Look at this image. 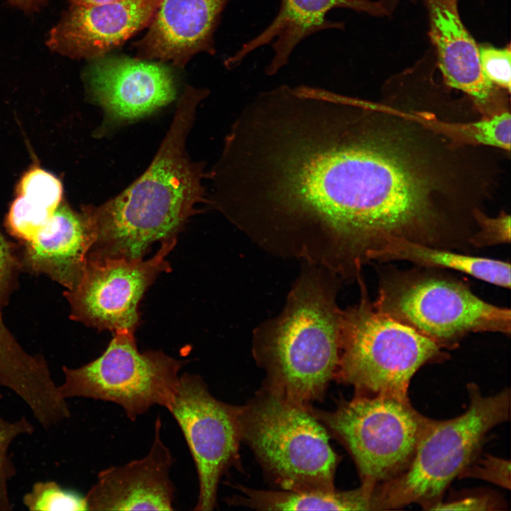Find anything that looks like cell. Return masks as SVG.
Instances as JSON below:
<instances>
[{
  "mask_svg": "<svg viewBox=\"0 0 511 511\" xmlns=\"http://www.w3.org/2000/svg\"><path fill=\"white\" fill-rule=\"evenodd\" d=\"M370 260H405L421 267L447 268L510 289V264L503 260L472 256L419 243L391 238L370 255Z\"/></svg>",
  "mask_w": 511,
  "mask_h": 511,
  "instance_id": "18",
  "label": "cell"
},
{
  "mask_svg": "<svg viewBox=\"0 0 511 511\" xmlns=\"http://www.w3.org/2000/svg\"><path fill=\"white\" fill-rule=\"evenodd\" d=\"M94 242L86 213L60 204L35 236L26 243L24 263L71 290L82 276Z\"/></svg>",
  "mask_w": 511,
  "mask_h": 511,
  "instance_id": "17",
  "label": "cell"
},
{
  "mask_svg": "<svg viewBox=\"0 0 511 511\" xmlns=\"http://www.w3.org/2000/svg\"><path fill=\"white\" fill-rule=\"evenodd\" d=\"M31 511L87 510L85 496L63 488L54 480L38 481L22 498Z\"/></svg>",
  "mask_w": 511,
  "mask_h": 511,
  "instance_id": "21",
  "label": "cell"
},
{
  "mask_svg": "<svg viewBox=\"0 0 511 511\" xmlns=\"http://www.w3.org/2000/svg\"><path fill=\"white\" fill-rule=\"evenodd\" d=\"M336 8H346L370 15L388 11L383 1L371 0H282L278 15L260 34L243 45L224 62L228 68L237 66L254 50L272 44L273 56L266 67L274 75L284 67L297 45L319 31L341 28V23L326 19Z\"/></svg>",
  "mask_w": 511,
  "mask_h": 511,
  "instance_id": "16",
  "label": "cell"
},
{
  "mask_svg": "<svg viewBox=\"0 0 511 511\" xmlns=\"http://www.w3.org/2000/svg\"><path fill=\"white\" fill-rule=\"evenodd\" d=\"M47 1L48 0H8V4L26 12L31 13L38 11L42 6L45 4Z\"/></svg>",
  "mask_w": 511,
  "mask_h": 511,
  "instance_id": "31",
  "label": "cell"
},
{
  "mask_svg": "<svg viewBox=\"0 0 511 511\" xmlns=\"http://www.w3.org/2000/svg\"><path fill=\"white\" fill-rule=\"evenodd\" d=\"M53 213L19 195L11 206L6 226L13 236L26 243L35 236Z\"/></svg>",
  "mask_w": 511,
  "mask_h": 511,
  "instance_id": "24",
  "label": "cell"
},
{
  "mask_svg": "<svg viewBox=\"0 0 511 511\" xmlns=\"http://www.w3.org/2000/svg\"><path fill=\"white\" fill-rule=\"evenodd\" d=\"M477 231L470 238L476 247L509 243L510 242V216L505 212L495 218L486 216L480 209L475 213Z\"/></svg>",
  "mask_w": 511,
  "mask_h": 511,
  "instance_id": "26",
  "label": "cell"
},
{
  "mask_svg": "<svg viewBox=\"0 0 511 511\" xmlns=\"http://www.w3.org/2000/svg\"><path fill=\"white\" fill-rule=\"evenodd\" d=\"M162 421L155 423L148 453L124 465L100 471L87 493V510H172L175 491L170 478L173 457L161 438Z\"/></svg>",
  "mask_w": 511,
  "mask_h": 511,
  "instance_id": "14",
  "label": "cell"
},
{
  "mask_svg": "<svg viewBox=\"0 0 511 511\" xmlns=\"http://www.w3.org/2000/svg\"><path fill=\"white\" fill-rule=\"evenodd\" d=\"M32 423L25 417L9 421L0 415V511L12 510L9 483L16 475V469L9 454L12 443L22 435L34 432Z\"/></svg>",
  "mask_w": 511,
  "mask_h": 511,
  "instance_id": "22",
  "label": "cell"
},
{
  "mask_svg": "<svg viewBox=\"0 0 511 511\" xmlns=\"http://www.w3.org/2000/svg\"><path fill=\"white\" fill-rule=\"evenodd\" d=\"M160 1L71 5L49 32L46 44L51 50L75 59L106 55L148 26Z\"/></svg>",
  "mask_w": 511,
  "mask_h": 511,
  "instance_id": "12",
  "label": "cell"
},
{
  "mask_svg": "<svg viewBox=\"0 0 511 511\" xmlns=\"http://www.w3.org/2000/svg\"><path fill=\"white\" fill-rule=\"evenodd\" d=\"M227 1L161 0L136 43L138 58L183 67L197 53H213L214 32Z\"/></svg>",
  "mask_w": 511,
  "mask_h": 511,
  "instance_id": "15",
  "label": "cell"
},
{
  "mask_svg": "<svg viewBox=\"0 0 511 511\" xmlns=\"http://www.w3.org/2000/svg\"><path fill=\"white\" fill-rule=\"evenodd\" d=\"M328 433L351 456L361 483L377 485L404 471L430 418L408 398L355 395L332 411L308 406Z\"/></svg>",
  "mask_w": 511,
  "mask_h": 511,
  "instance_id": "6",
  "label": "cell"
},
{
  "mask_svg": "<svg viewBox=\"0 0 511 511\" xmlns=\"http://www.w3.org/2000/svg\"><path fill=\"white\" fill-rule=\"evenodd\" d=\"M424 1L436 65L446 84L469 97L483 116L507 109L502 89L492 84L483 72L478 45L461 18L458 1Z\"/></svg>",
  "mask_w": 511,
  "mask_h": 511,
  "instance_id": "13",
  "label": "cell"
},
{
  "mask_svg": "<svg viewBox=\"0 0 511 511\" xmlns=\"http://www.w3.org/2000/svg\"><path fill=\"white\" fill-rule=\"evenodd\" d=\"M16 347V340L5 326L0 317V371L11 358Z\"/></svg>",
  "mask_w": 511,
  "mask_h": 511,
  "instance_id": "30",
  "label": "cell"
},
{
  "mask_svg": "<svg viewBox=\"0 0 511 511\" xmlns=\"http://www.w3.org/2000/svg\"><path fill=\"white\" fill-rule=\"evenodd\" d=\"M375 485L361 483L353 490H263L237 485L233 505L263 510H373Z\"/></svg>",
  "mask_w": 511,
  "mask_h": 511,
  "instance_id": "19",
  "label": "cell"
},
{
  "mask_svg": "<svg viewBox=\"0 0 511 511\" xmlns=\"http://www.w3.org/2000/svg\"><path fill=\"white\" fill-rule=\"evenodd\" d=\"M459 477L481 479L510 490V461L486 454L476 462L473 460Z\"/></svg>",
  "mask_w": 511,
  "mask_h": 511,
  "instance_id": "27",
  "label": "cell"
},
{
  "mask_svg": "<svg viewBox=\"0 0 511 511\" xmlns=\"http://www.w3.org/2000/svg\"><path fill=\"white\" fill-rule=\"evenodd\" d=\"M90 60L85 79L111 119L132 121L175 99L173 74L162 62L107 55Z\"/></svg>",
  "mask_w": 511,
  "mask_h": 511,
  "instance_id": "11",
  "label": "cell"
},
{
  "mask_svg": "<svg viewBox=\"0 0 511 511\" xmlns=\"http://www.w3.org/2000/svg\"><path fill=\"white\" fill-rule=\"evenodd\" d=\"M19 265L12 246L0 232V317L13 287Z\"/></svg>",
  "mask_w": 511,
  "mask_h": 511,
  "instance_id": "28",
  "label": "cell"
},
{
  "mask_svg": "<svg viewBox=\"0 0 511 511\" xmlns=\"http://www.w3.org/2000/svg\"><path fill=\"white\" fill-rule=\"evenodd\" d=\"M424 117L438 132L458 144L483 145L510 153L511 119L507 109L466 123L444 121L426 113Z\"/></svg>",
  "mask_w": 511,
  "mask_h": 511,
  "instance_id": "20",
  "label": "cell"
},
{
  "mask_svg": "<svg viewBox=\"0 0 511 511\" xmlns=\"http://www.w3.org/2000/svg\"><path fill=\"white\" fill-rule=\"evenodd\" d=\"M481 68L488 79L508 94L511 87V51L510 45L496 48L490 45L478 46Z\"/></svg>",
  "mask_w": 511,
  "mask_h": 511,
  "instance_id": "25",
  "label": "cell"
},
{
  "mask_svg": "<svg viewBox=\"0 0 511 511\" xmlns=\"http://www.w3.org/2000/svg\"><path fill=\"white\" fill-rule=\"evenodd\" d=\"M176 242L177 238L161 241L148 260L88 255L79 281L65 293L71 318L99 330L135 332L138 304L157 276L171 270L165 258Z\"/></svg>",
  "mask_w": 511,
  "mask_h": 511,
  "instance_id": "10",
  "label": "cell"
},
{
  "mask_svg": "<svg viewBox=\"0 0 511 511\" xmlns=\"http://www.w3.org/2000/svg\"><path fill=\"white\" fill-rule=\"evenodd\" d=\"M241 440L268 478L282 490H330L340 457L308 406L265 386L239 406Z\"/></svg>",
  "mask_w": 511,
  "mask_h": 511,
  "instance_id": "4",
  "label": "cell"
},
{
  "mask_svg": "<svg viewBox=\"0 0 511 511\" xmlns=\"http://www.w3.org/2000/svg\"><path fill=\"white\" fill-rule=\"evenodd\" d=\"M360 301L341 309L339 358L334 380L355 395L408 398L410 381L427 363L448 354L432 340L376 309L364 280Z\"/></svg>",
  "mask_w": 511,
  "mask_h": 511,
  "instance_id": "5",
  "label": "cell"
},
{
  "mask_svg": "<svg viewBox=\"0 0 511 511\" xmlns=\"http://www.w3.org/2000/svg\"><path fill=\"white\" fill-rule=\"evenodd\" d=\"M375 307L442 348L473 332L510 335V309L490 304L465 284L432 273H397L382 280Z\"/></svg>",
  "mask_w": 511,
  "mask_h": 511,
  "instance_id": "7",
  "label": "cell"
},
{
  "mask_svg": "<svg viewBox=\"0 0 511 511\" xmlns=\"http://www.w3.org/2000/svg\"><path fill=\"white\" fill-rule=\"evenodd\" d=\"M121 0H69L73 6H97L116 2Z\"/></svg>",
  "mask_w": 511,
  "mask_h": 511,
  "instance_id": "32",
  "label": "cell"
},
{
  "mask_svg": "<svg viewBox=\"0 0 511 511\" xmlns=\"http://www.w3.org/2000/svg\"><path fill=\"white\" fill-rule=\"evenodd\" d=\"M204 97L205 92L187 88L144 173L114 198L84 207L94 234L89 255L143 258L154 242L177 238L189 218L199 212L196 205L207 202L202 165L192 162L185 148L197 106Z\"/></svg>",
  "mask_w": 511,
  "mask_h": 511,
  "instance_id": "1",
  "label": "cell"
},
{
  "mask_svg": "<svg viewBox=\"0 0 511 511\" xmlns=\"http://www.w3.org/2000/svg\"><path fill=\"white\" fill-rule=\"evenodd\" d=\"M19 195L40 207L53 212L60 204L62 186L51 173L33 168L22 177L18 187Z\"/></svg>",
  "mask_w": 511,
  "mask_h": 511,
  "instance_id": "23",
  "label": "cell"
},
{
  "mask_svg": "<svg viewBox=\"0 0 511 511\" xmlns=\"http://www.w3.org/2000/svg\"><path fill=\"white\" fill-rule=\"evenodd\" d=\"M167 410L180 427L196 467L199 493L194 510H213L221 477L231 468L241 470L239 406L218 400L199 375L185 373L180 375Z\"/></svg>",
  "mask_w": 511,
  "mask_h": 511,
  "instance_id": "9",
  "label": "cell"
},
{
  "mask_svg": "<svg viewBox=\"0 0 511 511\" xmlns=\"http://www.w3.org/2000/svg\"><path fill=\"white\" fill-rule=\"evenodd\" d=\"M341 280L303 262L277 317L253 331L252 353L265 373L263 386L300 405L322 400L339 358Z\"/></svg>",
  "mask_w": 511,
  "mask_h": 511,
  "instance_id": "2",
  "label": "cell"
},
{
  "mask_svg": "<svg viewBox=\"0 0 511 511\" xmlns=\"http://www.w3.org/2000/svg\"><path fill=\"white\" fill-rule=\"evenodd\" d=\"M469 405L449 419H430L407 468L375 488L373 510H386L419 503L424 510L441 500L456 477L476 458L490 430L509 420L508 388L483 395L474 383L467 385Z\"/></svg>",
  "mask_w": 511,
  "mask_h": 511,
  "instance_id": "3",
  "label": "cell"
},
{
  "mask_svg": "<svg viewBox=\"0 0 511 511\" xmlns=\"http://www.w3.org/2000/svg\"><path fill=\"white\" fill-rule=\"evenodd\" d=\"M498 502L488 495L476 494L465 496L454 500H439L426 510H498Z\"/></svg>",
  "mask_w": 511,
  "mask_h": 511,
  "instance_id": "29",
  "label": "cell"
},
{
  "mask_svg": "<svg viewBox=\"0 0 511 511\" xmlns=\"http://www.w3.org/2000/svg\"><path fill=\"white\" fill-rule=\"evenodd\" d=\"M133 334L114 331L100 356L78 368L63 366L64 380L57 385L61 395L115 403L131 421L155 405L167 409L186 361L161 351L141 352Z\"/></svg>",
  "mask_w": 511,
  "mask_h": 511,
  "instance_id": "8",
  "label": "cell"
}]
</instances>
